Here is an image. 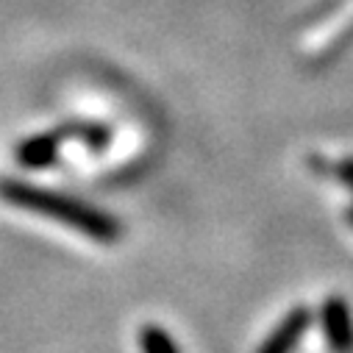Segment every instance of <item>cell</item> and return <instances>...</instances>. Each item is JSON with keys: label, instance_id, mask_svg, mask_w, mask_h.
Instances as JSON below:
<instances>
[{"label": "cell", "instance_id": "6da1fadb", "mask_svg": "<svg viewBox=\"0 0 353 353\" xmlns=\"http://www.w3.org/2000/svg\"><path fill=\"white\" fill-rule=\"evenodd\" d=\"M0 198L14 209L39 214L45 220H56L95 242H117L123 236V225L117 217H112L103 209L83 203L72 195H64V192L34 187V184L17 181V179H0Z\"/></svg>", "mask_w": 353, "mask_h": 353}, {"label": "cell", "instance_id": "3957f363", "mask_svg": "<svg viewBox=\"0 0 353 353\" xmlns=\"http://www.w3.org/2000/svg\"><path fill=\"white\" fill-rule=\"evenodd\" d=\"M312 328V309L309 306H295L284 314V320L264 336V342L259 345L256 353H292L301 339L306 336V331Z\"/></svg>", "mask_w": 353, "mask_h": 353}, {"label": "cell", "instance_id": "7a4b0ae2", "mask_svg": "<svg viewBox=\"0 0 353 353\" xmlns=\"http://www.w3.org/2000/svg\"><path fill=\"white\" fill-rule=\"evenodd\" d=\"M320 328L331 353H353V312L339 295H331L320 306Z\"/></svg>", "mask_w": 353, "mask_h": 353}, {"label": "cell", "instance_id": "5b68a950", "mask_svg": "<svg viewBox=\"0 0 353 353\" xmlns=\"http://www.w3.org/2000/svg\"><path fill=\"white\" fill-rule=\"evenodd\" d=\"M61 128L67 134V142L70 139H81L90 150H101V148L109 145V128L101 125V123H67Z\"/></svg>", "mask_w": 353, "mask_h": 353}, {"label": "cell", "instance_id": "277c9868", "mask_svg": "<svg viewBox=\"0 0 353 353\" xmlns=\"http://www.w3.org/2000/svg\"><path fill=\"white\" fill-rule=\"evenodd\" d=\"M67 142V134L64 128H53V131H45V134H37V137H26L17 148H14V159L20 167L26 170H45L56 161L61 145Z\"/></svg>", "mask_w": 353, "mask_h": 353}, {"label": "cell", "instance_id": "52a82bcc", "mask_svg": "<svg viewBox=\"0 0 353 353\" xmlns=\"http://www.w3.org/2000/svg\"><path fill=\"white\" fill-rule=\"evenodd\" d=\"M336 179H339V184L345 187V190H350L353 192V156H347V159H342L339 164H336Z\"/></svg>", "mask_w": 353, "mask_h": 353}, {"label": "cell", "instance_id": "ba28073f", "mask_svg": "<svg viewBox=\"0 0 353 353\" xmlns=\"http://www.w3.org/2000/svg\"><path fill=\"white\" fill-rule=\"evenodd\" d=\"M345 220H347V225H350V228H353V206H350V209H347V212H345Z\"/></svg>", "mask_w": 353, "mask_h": 353}, {"label": "cell", "instance_id": "8992f818", "mask_svg": "<svg viewBox=\"0 0 353 353\" xmlns=\"http://www.w3.org/2000/svg\"><path fill=\"white\" fill-rule=\"evenodd\" d=\"M139 347L142 353H181L172 336L159 325H142L139 328Z\"/></svg>", "mask_w": 353, "mask_h": 353}]
</instances>
